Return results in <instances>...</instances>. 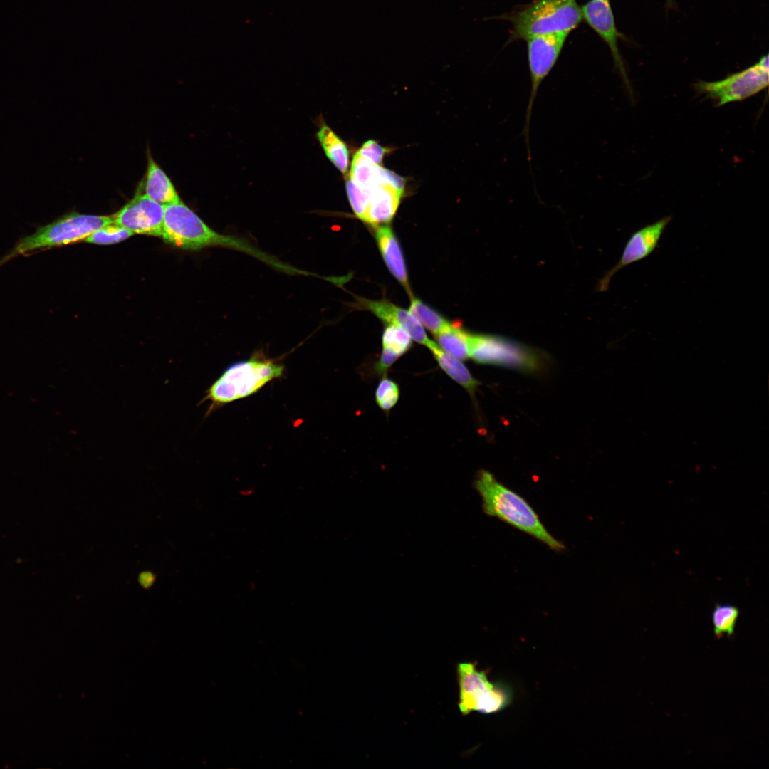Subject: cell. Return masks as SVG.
<instances>
[{
    "instance_id": "6da1fadb",
    "label": "cell",
    "mask_w": 769,
    "mask_h": 769,
    "mask_svg": "<svg viewBox=\"0 0 769 769\" xmlns=\"http://www.w3.org/2000/svg\"><path fill=\"white\" fill-rule=\"evenodd\" d=\"M161 237L167 243L189 250L222 247L238 251L265 263L274 269L296 274L298 268L261 251L244 238L220 234L209 227L182 201L164 206Z\"/></svg>"
},
{
    "instance_id": "7a4b0ae2",
    "label": "cell",
    "mask_w": 769,
    "mask_h": 769,
    "mask_svg": "<svg viewBox=\"0 0 769 769\" xmlns=\"http://www.w3.org/2000/svg\"><path fill=\"white\" fill-rule=\"evenodd\" d=\"M474 488L481 498L483 513L533 537L550 549H565L546 529L533 507L521 496L500 483L486 470L478 472Z\"/></svg>"
},
{
    "instance_id": "3957f363",
    "label": "cell",
    "mask_w": 769,
    "mask_h": 769,
    "mask_svg": "<svg viewBox=\"0 0 769 769\" xmlns=\"http://www.w3.org/2000/svg\"><path fill=\"white\" fill-rule=\"evenodd\" d=\"M285 365L279 359L256 350L246 360L228 366L211 384L199 402H209L206 416L222 406L249 397L271 381L284 375Z\"/></svg>"
},
{
    "instance_id": "277c9868",
    "label": "cell",
    "mask_w": 769,
    "mask_h": 769,
    "mask_svg": "<svg viewBox=\"0 0 769 769\" xmlns=\"http://www.w3.org/2000/svg\"><path fill=\"white\" fill-rule=\"evenodd\" d=\"M113 216L68 213L53 222L38 227L36 231L20 239L1 259L0 266L21 254L68 245L84 240L100 227L113 222Z\"/></svg>"
},
{
    "instance_id": "5b68a950",
    "label": "cell",
    "mask_w": 769,
    "mask_h": 769,
    "mask_svg": "<svg viewBox=\"0 0 769 769\" xmlns=\"http://www.w3.org/2000/svg\"><path fill=\"white\" fill-rule=\"evenodd\" d=\"M582 19L576 0H536L508 17L512 39H524L575 29Z\"/></svg>"
},
{
    "instance_id": "8992f818",
    "label": "cell",
    "mask_w": 769,
    "mask_h": 769,
    "mask_svg": "<svg viewBox=\"0 0 769 769\" xmlns=\"http://www.w3.org/2000/svg\"><path fill=\"white\" fill-rule=\"evenodd\" d=\"M476 662H459L456 666L459 685L458 707L464 716L474 711L482 714L498 713L513 700V689L507 683L491 681Z\"/></svg>"
},
{
    "instance_id": "52a82bcc",
    "label": "cell",
    "mask_w": 769,
    "mask_h": 769,
    "mask_svg": "<svg viewBox=\"0 0 769 769\" xmlns=\"http://www.w3.org/2000/svg\"><path fill=\"white\" fill-rule=\"evenodd\" d=\"M469 357L483 365L505 366L526 372L541 369L543 357L535 349L507 338L469 333Z\"/></svg>"
},
{
    "instance_id": "ba28073f",
    "label": "cell",
    "mask_w": 769,
    "mask_h": 769,
    "mask_svg": "<svg viewBox=\"0 0 769 769\" xmlns=\"http://www.w3.org/2000/svg\"><path fill=\"white\" fill-rule=\"evenodd\" d=\"M570 32L561 31L538 35L528 38V60L530 77V92L525 115L523 135L528 159L531 160L530 127L532 110L538 90L556 63Z\"/></svg>"
},
{
    "instance_id": "9c48e42d",
    "label": "cell",
    "mask_w": 769,
    "mask_h": 769,
    "mask_svg": "<svg viewBox=\"0 0 769 769\" xmlns=\"http://www.w3.org/2000/svg\"><path fill=\"white\" fill-rule=\"evenodd\" d=\"M768 56H763L755 65L727 78L714 82L699 81L695 89L708 98L717 101V106L741 101L760 92L768 85Z\"/></svg>"
},
{
    "instance_id": "30bf717a",
    "label": "cell",
    "mask_w": 769,
    "mask_h": 769,
    "mask_svg": "<svg viewBox=\"0 0 769 769\" xmlns=\"http://www.w3.org/2000/svg\"><path fill=\"white\" fill-rule=\"evenodd\" d=\"M117 224L133 234L162 236L164 206L146 195L135 192L122 209L113 216Z\"/></svg>"
},
{
    "instance_id": "8fae6325",
    "label": "cell",
    "mask_w": 769,
    "mask_h": 769,
    "mask_svg": "<svg viewBox=\"0 0 769 769\" xmlns=\"http://www.w3.org/2000/svg\"><path fill=\"white\" fill-rule=\"evenodd\" d=\"M671 219V216H664L632 233L625 244L617 263L601 279L599 290L606 291L612 277L618 271L651 255L656 248L664 230Z\"/></svg>"
},
{
    "instance_id": "7c38bea8",
    "label": "cell",
    "mask_w": 769,
    "mask_h": 769,
    "mask_svg": "<svg viewBox=\"0 0 769 769\" xmlns=\"http://www.w3.org/2000/svg\"><path fill=\"white\" fill-rule=\"evenodd\" d=\"M582 18L608 45L617 68L619 70L628 93L632 91L625 68L617 47L622 34L617 31L610 0H590L582 8Z\"/></svg>"
},
{
    "instance_id": "4fadbf2b",
    "label": "cell",
    "mask_w": 769,
    "mask_h": 769,
    "mask_svg": "<svg viewBox=\"0 0 769 769\" xmlns=\"http://www.w3.org/2000/svg\"><path fill=\"white\" fill-rule=\"evenodd\" d=\"M357 303L361 308L370 310L384 322L404 329L417 342L427 347L431 341L424 327L409 311L384 300L358 298Z\"/></svg>"
},
{
    "instance_id": "5bb4252c",
    "label": "cell",
    "mask_w": 769,
    "mask_h": 769,
    "mask_svg": "<svg viewBox=\"0 0 769 769\" xmlns=\"http://www.w3.org/2000/svg\"><path fill=\"white\" fill-rule=\"evenodd\" d=\"M136 192L142 193L163 206L181 202V199L169 177L147 155V167L144 179Z\"/></svg>"
},
{
    "instance_id": "9a60e30c",
    "label": "cell",
    "mask_w": 769,
    "mask_h": 769,
    "mask_svg": "<svg viewBox=\"0 0 769 769\" xmlns=\"http://www.w3.org/2000/svg\"><path fill=\"white\" fill-rule=\"evenodd\" d=\"M373 227L379 249L387 268L412 296L403 254L394 232L387 224Z\"/></svg>"
},
{
    "instance_id": "2e32d148",
    "label": "cell",
    "mask_w": 769,
    "mask_h": 769,
    "mask_svg": "<svg viewBox=\"0 0 769 769\" xmlns=\"http://www.w3.org/2000/svg\"><path fill=\"white\" fill-rule=\"evenodd\" d=\"M403 194L389 184L375 186L363 221L372 226L387 224L397 210Z\"/></svg>"
},
{
    "instance_id": "e0dca14e",
    "label": "cell",
    "mask_w": 769,
    "mask_h": 769,
    "mask_svg": "<svg viewBox=\"0 0 769 769\" xmlns=\"http://www.w3.org/2000/svg\"><path fill=\"white\" fill-rule=\"evenodd\" d=\"M427 347L431 352L439 367L456 382L464 387L471 396L475 393L479 382L470 373L468 368L459 360L444 351L434 341Z\"/></svg>"
},
{
    "instance_id": "ac0fdd59",
    "label": "cell",
    "mask_w": 769,
    "mask_h": 769,
    "mask_svg": "<svg viewBox=\"0 0 769 769\" xmlns=\"http://www.w3.org/2000/svg\"><path fill=\"white\" fill-rule=\"evenodd\" d=\"M317 137L330 162L346 175L349 167V151L345 143L326 125H323Z\"/></svg>"
},
{
    "instance_id": "d6986e66",
    "label": "cell",
    "mask_w": 769,
    "mask_h": 769,
    "mask_svg": "<svg viewBox=\"0 0 769 769\" xmlns=\"http://www.w3.org/2000/svg\"><path fill=\"white\" fill-rule=\"evenodd\" d=\"M469 333L456 324H451L435 335L440 348L459 360L469 358Z\"/></svg>"
},
{
    "instance_id": "ffe728a7",
    "label": "cell",
    "mask_w": 769,
    "mask_h": 769,
    "mask_svg": "<svg viewBox=\"0 0 769 769\" xmlns=\"http://www.w3.org/2000/svg\"><path fill=\"white\" fill-rule=\"evenodd\" d=\"M739 609L731 604H716L711 613L713 633L719 639L726 635L732 637L739 617Z\"/></svg>"
},
{
    "instance_id": "44dd1931",
    "label": "cell",
    "mask_w": 769,
    "mask_h": 769,
    "mask_svg": "<svg viewBox=\"0 0 769 769\" xmlns=\"http://www.w3.org/2000/svg\"><path fill=\"white\" fill-rule=\"evenodd\" d=\"M409 312L423 327L426 328L434 335L451 324L434 310L416 298L412 297Z\"/></svg>"
},
{
    "instance_id": "7402d4cb",
    "label": "cell",
    "mask_w": 769,
    "mask_h": 769,
    "mask_svg": "<svg viewBox=\"0 0 769 769\" xmlns=\"http://www.w3.org/2000/svg\"><path fill=\"white\" fill-rule=\"evenodd\" d=\"M378 164H375L357 152L353 157L349 179L362 188H370L377 184Z\"/></svg>"
},
{
    "instance_id": "603a6c76",
    "label": "cell",
    "mask_w": 769,
    "mask_h": 769,
    "mask_svg": "<svg viewBox=\"0 0 769 769\" xmlns=\"http://www.w3.org/2000/svg\"><path fill=\"white\" fill-rule=\"evenodd\" d=\"M412 340L410 335L404 329L388 324L382 334V349L399 357L410 348Z\"/></svg>"
},
{
    "instance_id": "cb8c5ba5",
    "label": "cell",
    "mask_w": 769,
    "mask_h": 769,
    "mask_svg": "<svg viewBox=\"0 0 769 769\" xmlns=\"http://www.w3.org/2000/svg\"><path fill=\"white\" fill-rule=\"evenodd\" d=\"M133 234L127 228L113 221L95 231L85 241L99 245H110L122 241Z\"/></svg>"
},
{
    "instance_id": "d4e9b609",
    "label": "cell",
    "mask_w": 769,
    "mask_h": 769,
    "mask_svg": "<svg viewBox=\"0 0 769 769\" xmlns=\"http://www.w3.org/2000/svg\"><path fill=\"white\" fill-rule=\"evenodd\" d=\"M374 187L362 188L350 179L346 181L345 189L350 204L355 215L362 221L365 216Z\"/></svg>"
},
{
    "instance_id": "484cf974",
    "label": "cell",
    "mask_w": 769,
    "mask_h": 769,
    "mask_svg": "<svg viewBox=\"0 0 769 769\" xmlns=\"http://www.w3.org/2000/svg\"><path fill=\"white\" fill-rule=\"evenodd\" d=\"M399 397V387L393 380L384 377L380 381L375 391V400L382 410H390L397 404Z\"/></svg>"
},
{
    "instance_id": "4316f807",
    "label": "cell",
    "mask_w": 769,
    "mask_h": 769,
    "mask_svg": "<svg viewBox=\"0 0 769 769\" xmlns=\"http://www.w3.org/2000/svg\"><path fill=\"white\" fill-rule=\"evenodd\" d=\"M388 152V149L382 147L377 142L368 140L357 152L373 164L380 165L384 155Z\"/></svg>"
}]
</instances>
